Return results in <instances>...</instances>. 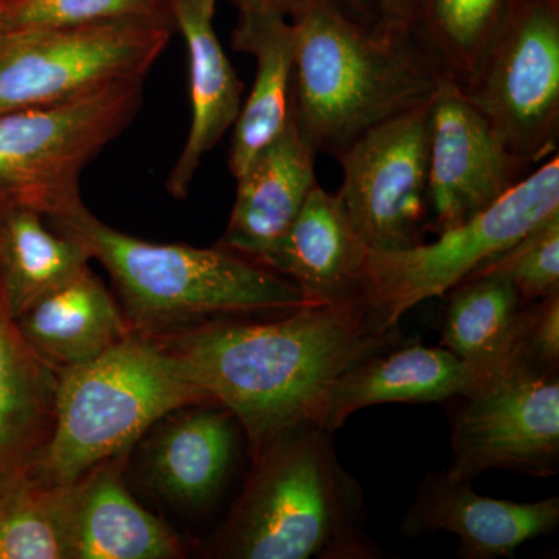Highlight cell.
Listing matches in <instances>:
<instances>
[{
  "mask_svg": "<svg viewBox=\"0 0 559 559\" xmlns=\"http://www.w3.org/2000/svg\"><path fill=\"white\" fill-rule=\"evenodd\" d=\"M142 102L143 80H127L0 114V210L57 219L83 204L84 168L128 130Z\"/></svg>",
  "mask_w": 559,
  "mask_h": 559,
  "instance_id": "obj_6",
  "label": "cell"
},
{
  "mask_svg": "<svg viewBox=\"0 0 559 559\" xmlns=\"http://www.w3.org/2000/svg\"><path fill=\"white\" fill-rule=\"evenodd\" d=\"M238 11H277L290 16L300 0H231Z\"/></svg>",
  "mask_w": 559,
  "mask_h": 559,
  "instance_id": "obj_32",
  "label": "cell"
},
{
  "mask_svg": "<svg viewBox=\"0 0 559 559\" xmlns=\"http://www.w3.org/2000/svg\"><path fill=\"white\" fill-rule=\"evenodd\" d=\"M58 374L22 337L0 297V474L28 465L53 429Z\"/></svg>",
  "mask_w": 559,
  "mask_h": 559,
  "instance_id": "obj_23",
  "label": "cell"
},
{
  "mask_svg": "<svg viewBox=\"0 0 559 559\" xmlns=\"http://www.w3.org/2000/svg\"><path fill=\"white\" fill-rule=\"evenodd\" d=\"M44 219L31 209L0 210V297L14 320L91 267L86 248Z\"/></svg>",
  "mask_w": 559,
  "mask_h": 559,
  "instance_id": "obj_24",
  "label": "cell"
},
{
  "mask_svg": "<svg viewBox=\"0 0 559 559\" xmlns=\"http://www.w3.org/2000/svg\"><path fill=\"white\" fill-rule=\"evenodd\" d=\"M212 404L171 412L157 423L145 444L146 481L182 509L212 506L234 466L240 425L226 407Z\"/></svg>",
  "mask_w": 559,
  "mask_h": 559,
  "instance_id": "obj_15",
  "label": "cell"
},
{
  "mask_svg": "<svg viewBox=\"0 0 559 559\" xmlns=\"http://www.w3.org/2000/svg\"><path fill=\"white\" fill-rule=\"evenodd\" d=\"M215 0H171L173 24L189 57L191 121L186 145L167 179L176 200L189 194L202 160L234 128L245 84L238 79L215 31Z\"/></svg>",
  "mask_w": 559,
  "mask_h": 559,
  "instance_id": "obj_17",
  "label": "cell"
},
{
  "mask_svg": "<svg viewBox=\"0 0 559 559\" xmlns=\"http://www.w3.org/2000/svg\"><path fill=\"white\" fill-rule=\"evenodd\" d=\"M522 356L546 369L559 366V293L530 301L525 310Z\"/></svg>",
  "mask_w": 559,
  "mask_h": 559,
  "instance_id": "obj_29",
  "label": "cell"
},
{
  "mask_svg": "<svg viewBox=\"0 0 559 559\" xmlns=\"http://www.w3.org/2000/svg\"><path fill=\"white\" fill-rule=\"evenodd\" d=\"M341 7L345 13L353 20L369 27H378L377 24V3L374 0H333Z\"/></svg>",
  "mask_w": 559,
  "mask_h": 559,
  "instance_id": "obj_31",
  "label": "cell"
},
{
  "mask_svg": "<svg viewBox=\"0 0 559 559\" xmlns=\"http://www.w3.org/2000/svg\"><path fill=\"white\" fill-rule=\"evenodd\" d=\"M469 389L465 367L443 347L396 344L349 367L331 385L319 423L334 432L349 415L384 403H436Z\"/></svg>",
  "mask_w": 559,
  "mask_h": 559,
  "instance_id": "obj_18",
  "label": "cell"
},
{
  "mask_svg": "<svg viewBox=\"0 0 559 559\" xmlns=\"http://www.w3.org/2000/svg\"><path fill=\"white\" fill-rule=\"evenodd\" d=\"M212 403L167 345L132 330L100 358L58 374L51 436L31 466L72 485L95 466L123 457L162 418Z\"/></svg>",
  "mask_w": 559,
  "mask_h": 559,
  "instance_id": "obj_5",
  "label": "cell"
},
{
  "mask_svg": "<svg viewBox=\"0 0 559 559\" xmlns=\"http://www.w3.org/2000/svg\"><path fill=\"white\" fill-rule=\"evenodd\" d=\"M471 484L448 473H430L419 484L403 532L417 536L444 530L459 536L460 558L492 559L513 557L522 544L558 527V496L533 503L510 502L484 498Z\"/></svg>",
  "mask_w": 559,
  "mask_h": 559,
  "instance_id": "obj_13",
  "label": "cell"
},
{
  "mask_svg": "<svg viewBox=\"0 0 559 559\" xmlns=\"http://www.w3.org/2000/svg\"><path fill=\"white\" fill-rule=\"evenodd\" d=\"M521 0H412L411 32L441 79L463 91L487 58Z\"/></svg>",
  "mask_w": 559,
  "mask_h": 559,
  "instance_id": "obj_25",
  "label": "cell"
},
{
  "mask_svg": "<svg viewBox=\"0 0 559 559\" xmlns=\"http://www.w3.org/2000/svg\"><path fill=\"white\" fill-rule=\"evenodd\" d=\"M452 423L455 479L488 469L554 476L559 459L558 370L521 358L466 395Z\"/></svg>",
  "mask_w": 559,
  "mask_h": 559,
  "instance_id": "obj_10",
  "label": "cell"
},
{
  "mask_svg": "<svg viewBox=\"0 0 559 559\" xmlns=\"http://www.w3.org/2000/svg\"><path fill=\"white\" fill-rule=\"evenodd\" d=\"M234 49L257 60L255 81L234 124L229 170L242 175L261 150L282 134L293 109V22L277 11H238Z\"/></svg>",
  "mask_w": 559,
  "mask_h": 559,
  "instance_id": "obj_19",
  "label": "cell"
},
{
  "mask_svg": "<svg viewBox=\"0 0 559 559\" xmlns=\"http://www.w3.org/2000/svg\"><path fill=\"white\" fill-rule=\"evenodd\" d=\"M330 429L305 421L253 450V466L216 544L235 559L370 558L362 498Z\"/></svg>",
  "mask_w": 559,
  "mask_h": 559,
  "instance_id": "obj_4",
  "label": "cell"
},
{
  "mask_svg": "<svg viewBox=\"0 0 559 559\" xmlns=\"http://www.w3.org/2000/svg\"><path fill=\"white\" fill-rule=\"evenodd\" d=\"M156 337L187 378L237 418L253 451L283 429L319 423L337 378L396 344L400 333L358 297L307 304L266 322L209 320Z\"/></svg>",
  "mask_w": 559,
  "mask_h": 559,
  "instance_id": "obj_1",
  "label": "cell"
},
{
  "mask_svg": "<svg viewBox=\"0 0 559 559\" xmlns=\"http://www.w3.org/2000/svg\"><path fill=\"white\" fill-rule=\"evenodd\" d=\"M378 28L384 32H411L412 0H374Z\"/></svg>",
  "mask_w": 559,
  "mask_h": 559,
  "instance_id": "obj_30",
  "label": "cell"
},
{
  "mask_svg": "<svg viewBox=\"0 0 559 559\" xmlns=\"http://www.w3.org/2000/svg\"><path fill=\"white\" fill-rule=\"evenodd\" d=\"M3 0H0V5H2Z\"/></svg>",
  "mask_w": 559,
  "mask_h": 559,
  "instance_id": "obj_33",
  "label": "cell"
},
{
  "mask_svg": "<svg viewBox=\"0 0 559 559\" xmlns=\"http://www.w3.org/2000/svg\"><path fill=\"white\" fill-rule=\"evenodd\" d=\"M73 484H51L31 463L0 474V559H73Z\"/></svg>",
  "mask_w": 559,
  "mask_h": 559,
  "instance_id": "obj_26",
  "label": "cell"
},
{
  "mask_svg": "<svg viewBox=\"0 0 559 559\" xmlns=\"http://www.w3.org/2000/svg\"><path fill=\"white\" fill-rule=\"evenodd\" d=\"M487 272L506 275L525 304L559 293V212L540 221L510 248L480 264L473 274Z\"/></svg>",
  "mask_w": 559,
  "mask_h": 559,
  "instance_id": "obj_28",
  "label": "cell"
},
{
  "mask_svg": "<svg viewBox=\"0 0 559 559\" xmlns=\"http://www.w3.org/2000/svg\"><path fill=\"white\" fill-rule=\"evenodd\" d=\"M119 466L102 463L73 484V559L182 558L176 533L135 502Z\"/></svg>",
  "mask_w": 559,
  "mask_h": 559,
  "instance_id": "obj_22",
  "label": "cell"
},
{
  "mask_svg": "<svg viewBox=\"0 0 559 559\" xmlns=\"http://www.w3.org/2000/svg\"><path fill=\"white\" fill-rule=\"evenodd\" d=\"M443 297L447 304L441 319V347L465 367L468 392L524 358L522 334L527 304L506 275H469Z\"/></svg>",
  "mask_w": 559,
  "mask_h": 559,
  "instance_id": "obj_20",
  "label": "cell"
},
{
  "mask_svg": "<svg viewBox=\"0 0 559 559\" xmlns=\"http://www.w3.org/2000/svg\"><path fill=\"white\" fill-rule=\"evenodd\" d=\"M293 109L316 153L337 157L364 132L430 102L439 70L414 33L360 24L333 0L290 13Z\"/></svg>",
  "mask_w": 559,
  "mask_h": 559,
  "instance_id": "obj_2",
  "label": "cell"
},
{
  "mask_svg": "<svg viewBox=\"0 0 559 559\" xmlns=\"http://www.w3.org/2000/svg\"><path fill=\"white\" fill-rule=\"evenodd\" d=\"M316 157L290 109L282 134L238 176L237 200L219 248L259 263L289 229L318 183Z\"/></svg>",
  "mask_w": 559,
  "mask_h": 559,
  "instance_id": "obj_16",
  "label": "cell"
},
{
  "mask_svg": "<svg viewBox=\"0 0 559 559\" xmlns=\"http://www.w3.org/2000/svg\"><path fill=\"white\" fill-rule=\"evenodd\" d=\"M429 106L382 121L336 157L344 173L337 198L373 252H399L425 241Z\"/></svg>",
  "mask_w": 559,
  "mask_h": 559,
  "instance_id": "obj_11",
  "label": "cell"
},
{
  "mask_svg": "<svg viewBox=\"0 0 559 559\" xmlns=\"http://www.w3.org/2000/svg\"><path fill=\"white\" fill-rule=\"evenodd\" d=\"M528 173L462 87L441 79L429 106L428 230L439 235L462 226Z\"/></svg>",
  "mask_w": 559,
  "mask_h": 559,
  "instance_id": "obj_12",
  "label": "cell"
},
{
  "mask_svg": "<svg viewBox=\"0 0 559 559\" xmlns=\"http://www.w3.org/2000/svg\"><path fill=\"white\" fill-rule=\"evenodd\" d=\"M14 322L28 347L57 374L100 358L132 331L119 301L91 267Z\"/></svg>",
  "mask_w": 559,
  "mask_h": 559,
  "instance_id": "obj_21",
  "label": "cell"
},
{
  "mask_svg": "<svg viewBox=\"0 0 559 559\" xmlns=\"http://www.w3.org/2000/svg\"><path fill=\"white\" fill-rule=\"evenodd\" d=\"M171 28L168 22L123 20L0 32V114L145 80Z\"/></svg>",
  "mask_w": 559,
  "mask_h": 559,
  "instance_id": "obj_8",
  "label": "cell"
},
{
  "mask_svg": "<svg viewBox=\"0 0 559 559\" xmlns=\"http://www.w3.org/2000/svg\"><path fill=\"white\" fill-rule=\"evenodd\" d=\"M528 171L559 140V0H521L463 91Z\"/></svg>",
  "mask_w": 559,
  "mask_h": 559,
  "instance_id": "obj_9",
  "label": "cell"
},
{
  "mask_svg": "<svg viewBox=\"0 0 559 559\" xmlns=\"http://www.w3.org/2000/svg\"><path fill=\"white\" fill-rule=\"evenodd\" d=\"M50 223L76 238L91 260L100 261L124 318L142 333L159 336L209 320L310 304L290 280L219 246L139 240L103 223L84 204Z\"/></svg>",
  "mask_w": 559,
  "mask_h": 559,
  "instance_id": "obj_3",
  "label": "cell"
},
{
  "mask_svg": "<svg viewBox=\"0 0 559 559\" xmlns=\"http://www.w3.org/2000/svg\"><path fill=\"white\" fill-rule=\"evenodd\" d=\"M369 252L337 194L318 182L259 264L290 280L310 304H336L362 297Z\"/></svg>",
  "mask_w": 559,
  "mask_h": 559,
  "instance_id": "obj_14",
  "label": "cell"
},
{
  "mask_svg": "<svg viewBox=\"0 0 559 559\" xmlns=\"http://www.w3.org/2000/svg\"><path fill=\"white\" fill-rule=\"evenodd\" d=\"M123 20L173 24L171 0H3L0 32L79 27Z\"/></svg>",
  "mask_w": 559,
  "mask_h": 559,
  "instance_id": "obj_27",
  "label": "cell"
},
{
  "mask_svg": "<svg viewBox=\"0 0 559 559\" xmlns=\"http://www.w3.org/2000/svg\"><path fill=\"white\" fill-rule=\"evenodd\" d=\"M555 212H559L558 154L530 171L491 207L439 234L436 241L399 252L370 250L362 297L390 325H399L412 308L443 297Z\"/></svg>",
  "mask_w": 559,
  "mask_h": 559,
  "instance_id": "obj_7",
  "label": "cell"
}]
</instances>
